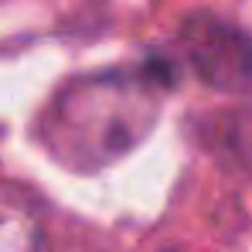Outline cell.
I'll return each mask as SVG.
<instances>
[{
    "label": "cell",
    "instance_id": "7a4b0ae2",
    "mask_svg": "<svg viewBox=\"0 0 252 252\" xmlns=\"http://www.w3.org/2000/svg\"><path fill=\"white\" fill-rule=\"evenodd\" d=\"M177 41L194 75L211 89L252 85V38L242 28L215 14H191L181 24Z\"/></svg>",
    "mask_w": 252,
    "mask_h": 252
},
{
    "label": "cell",
    "instance_id": "3957f363",
    "mask_svg": "<svg viewBox=\"0 0 252 252\" xmlns=\"http://www.w3.org/2000/svg\"><path fill=\"white\" fill-rule=\"evenodd\" d=\"M41 228L21 198L0 191V252H38Z\"/></svg>",
    "mask_w": 252,
    "mask_h": 252
},
{
    "label": "cell",
    "instance_id": "6da1fadb",
    "mask_svg": "<svg viewBox=\"0 0 252 252\" xmlns=\"http://www.w3.org/2000/svg\"><path fill=\"white\" fill-rule=\"evenodd\" d=\"M147 75H106L68 89L51 109V147L75 164L120 157L154 123V95Z\"/></svg>",
    "mask_w": 252,
    "mask_h": 252
}]
</instances>
